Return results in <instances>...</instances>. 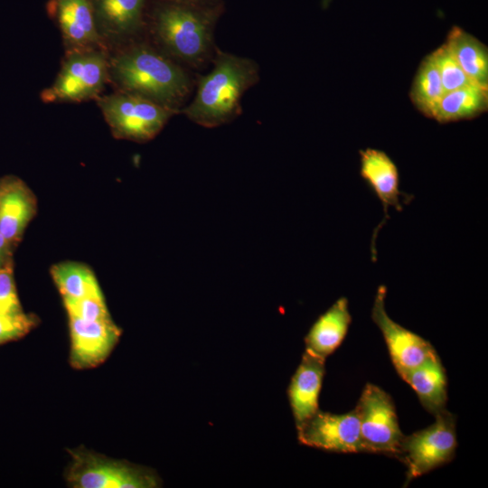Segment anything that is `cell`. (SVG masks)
<instances>
[{
    "label": "cell",
    "instance_id": "obj_1",
    "mask_svg": "<svg viewBox=\"0 0 488 488\" xmlns=\"http://www.w3.org/2000/svg\"><path fill=\"white\" fill-rule=\"evenodd\" d=\"M258 80L256 61L217 49L211 70L199 78L195 96L183 112L204 127L227 124L240 114L242 96Z\"/></svg>",
    "mask_w": 488,
    "mask_h": 488
},
{
    "label": "cell",
    "instance_id": "obj_2",
    "mask_svg": "<svg viewBox=\"0 0 488 488\" xmlns=\"http://www.w3.org/2000/svg\"><path fill=\"white\" fill-rule=\"evenodd\" d=\"M109 71L122 91L148 99L178 111L191 91V80L176 63L145 45L130 47L109 62Z\"/></svg>",
    "mask_w": 488,
    "mask_h": 488
},
{
    "label": "cell",
    "instance_id": "obj_3",
    "mask_svg": "<svg viewBox=\"0 0 488 488\" xmlns=\"http://www.w3.org/2000/svg\"><path fill=\"white\" fill-rule=\"evenodd\" d=\"M221 5H205L163 1L154 8L155 37L174 57L199 66L212 50V34Z\"/></svg>",
    "mask_w": 488,
    "mask_h": 488
},
{
    "label": "cell",
    "instance_id": "obj_4",
    "mask_svg": "<svg viewBox=\"0 0 488 488\" xmlns=\"http://www.w3.org/2000/svg\"><path fill=\"white\" fill-rule=\"evenodd\" d=\"M98 104L114 136L136 142L154 138L176 112L122 90L99 98Z\"/></svg>",
    "mask_w": 488,
    "mask_h": 488
},
{
    "label": "cell",
    "instance_id": "obj_5",
    "mask_svg": "<svg viewBox=\"0 0 488 488\" xmlns=\"http://www.w3.org/2000/svg\"><path fill=\"white\" fill-rule=\"evenodd\" d=\"M109 74L106 53L98 48L69 51L52 86L41 98L45 103L79 102L95 98Z\"/></svg>",
    "mask_w": 488,
    "mask_h": 488
},
{
    "label": "cell",
    "instance_id": "obj_6",
    "mask_svg": "<svg viewBox=\"0 0 488 488\" xmlns=\"http://www.w3.org/2000/svg\"><path fill=\"white\" fill-rule=\"evenodd\" d=\"M435 422L409 436H404L399 459L407 465L408 483L451 462L457 446L455 418L444 409Z\"/></svg>",
    "mask_w": 488,
    "mask_h": 488
},
{
    "label": "cell",
    "instance_id": "obj_7",
    "mask_svg": "<svg viewBox=\"0 0 488 488\" xmlns=\"http://www.w3.org/2000/svg\"><path fill=\"white\" fill-rule=\"evenodd\" d=\"M366 452L399 457L402 434L391 397L383 389L368 383L354 408Z\"/></svg>",
    "mask_w": 488,
    "mask_h": 488
},
{
    "label": "cell",
    "instance_id": "obj_8",
    "mask_svg": "<svg viewBox=\"0 0 488 488\" xmlns=\"http://www.w3.org/2000/svg\"><path fill=\"white\" fill-rule=\"evenodd\" d=\"M68 481L77 488H153L157 477L149 470L90 452H75Z\"/></svg>",
    "mask_w": 488,
    "mask_h": 488
},
{
    "label": "cell",
    "instance_id": "obj_9",
    "mask_svg": "<svg viewBox=\"0 0 488 488\" xmlns=\"http://www.w3.org/2000/svg\"><path fill=\"white\" fill-rule=\"evenodd\" d=\"M301 444L333 452H366L356 409L336 415L317 410L296 427Z\"/></svg>",
    "mask_w": 488,
    "mask_h": 488
},
{
    "label": "cell",
    "instance_id": "obj_10",
    "mask_svg": "<svg viewBox=\"0 0 488 488\" xmlns=\"http://www.w3.org/2000/svg\"><path fill=\"white\" fill-rule=\"evenodd\" d=\"M386 295L387 287L380 286L371 309V319L385 339L397 372L403 378L436 352L428 341L389 318L385 309Z\"/></svg>",
    "mask_w": 488,
    "mask_h": 488
},
{
    "label": "cell",
    "instance_id": "obj_11",
    "mask_svg": "<svg viewBox=\"0 0 488 488\" xmlns=\"http://www.w3.org/2000/svg\"><path fill=\"white\" fill-rule=\"evenodd\" d=\"M359 154L360 175L381 202L384 211L383 219L374 229L371 238V260L375 262L377 260L376 238L389 219V208L393 207L396 211H402L403 205L400 197L409 203L414 196L399 190L398 167L385 152L368 147L360 150Z\"/></svg>",
    "mask_w": 488,
    "mask_h": 488
},
{
    "label": "cell",
    "instance_id": "obj_12",
    "mask_svg": "<svg viewBox=\"0 0 488 488\" xmlns=\"http://www.w3.org/2000/svg\"><path fill=\"white\" fill-rule=\"evenodd\" d=\"M70 361L76 369L95 367L105 361L117 343L121 331L113 321H85L69 316Z\"/></svg>",
    "mask_w": 488,
    "mask_h": 488
},
{
    "label": "cell",
    "instance_id": "obj_13",
    "mask_svg": "<svg viewBox=\"0 0 488 488\" xmlns=\"http://www.w3.org/2000/svg\"><path fill=\"white\" fill-rule=\"evenodd\" d=\"M48 11L57 21L69 51L97 48L101 43L91 0H51Z\"/></svg>",
    "mask_w": 488,
    "mask_h": 488
},
{
    "label": "cell",
    "instance_id": "obj_14",
    "mask_svg": "<svg viewBox=\"0 0 488 488\" xmlns=\"http://www.w3.org/2000/svg\"><path fill=\"white\" fill-rule=\"evenodd\" d=\"M323 359L305 350L296 370L287 394L296 426L298 427L318 409V399L324 375Z\"/></svg>",
    "mask_w": 488,
    "mask_h": 488
},
{
    "label": "cell",
    "instance_id": "obj_15",
    "mask_svg": "<svg viewBox=\"0 0 488 488\" xmlns=\"http://www.w3.org/2000/svg\"><path fill=\"white\" fill-rule=\"evenodd\" d=\"M36 211L33 192L19 179L0 184V233L11 243L18 241Z\"/></svg>",
    "mask_w": 488,
    "mask_h": 488
},
{
    "label": "cell",
    "instance_id": "obj_16",
    "mask_svg": "<svg viewBox=\"0 0 488 488\" xmlns=\"http://www.w3.org/2000/svg\"><path fill=\"white\" fill-rule=\"evenodd\" d=\"M91 4L100 36L127 39L143 27L145 0H91Z\"/></svg>",
    "mask_w": 488,
    "mask_h": 488
},
{
    "label": "cell",
    "instance_id": "obj_17",
    "mask_svg": "<svg viewBox=\"0 0 488 488\" xmlns=\"http://www.w3.org/2000/svg\"><path fill=\"white\" fill-rule=\"evenodd\" d=\"M351 323L348 299L340 297L309 329L305 337V350L325 359L340 346Z\"/></svg>",
    "mask_w": 488,
    "mask_h": 488
},
{
    "label": "cell",
    "instance_id": "obj_18",
    "mask_svg": "<svg viewBox=\"0 0 488 488\" xmlns=\"http://www.w3.org/2000/svg\"><path fill=\"white\" fill-rule=\"evenodd\" d=\"M416 391L422 406L434 416L446 409L447 401L445 369L436 352L402 378Z\"/></svg>",
    "mask_w": 488,
    "mask_h": 488
},
{
    "label": "cell",
    "instance_id": "obj_19",
    "mask_svg": "<svg viewBox=\"0 0 488 488\" xmlns=\"http://www.w3.org/2000/svg\"><path fill=\"white\" fill-rule=\"evenodd\" d=\"M445 44L465 73L476 85L488 88V52L486 46L470 33L454 26Z\"/></svg>",
    "mask_w": 488,
    "mask_h": 488
},
{
    "label": "cell",
    "instance_id": "obj_20",
    "mask_svg": "<svg viewBox=\"0 0 488 488\" xmlns=\"http://www.w3.org/2000/svg\"><path fill=\"white\" fill-rule=\"evenodd\" d=\"M488 106V88L469 85L445 93L432 118L447 123L475 117Z\"/></svg>",
    "mask_w": 488,
    "mask_h": 488
},
{
    "label": "cell",
    "instance_id": "obj_21",
    "mask_svg": "<svg viewBox=\"0 0 488 488\" xmlns=\"http://www.w3.org/2000/svg\"><path fill=\"white\" fill-rule=\"evenodd\" d=\"M51 273L63 300L102 294L91 269L81 263L62 262L54 265Z\"/></svg>",
    "mask_w": 488,
    "mask_h": 488
},
{
    "label": "cell",
    "instance_id": "obj_22",
    "mask_svg": "<svg viewBox=\"0 0 488 488\" xmlns=\"http://www.w3.org/2000/svg\"><path fill=\"white\" fill-rule=\"evenodd\" d=\"M445 93L437 69L429 54L418 67L410 91L411 101L421 113L432 118Z\"/></svg>",
    "mask_w": 488,
    "mask_h": 488
},
{
    "label": "cell",
    "instance_id": "obj_23",
    "mask_svg": "<svg viewBox=\"0 0 488 488\" xmlns=\"http://www.w3.org/2000/svg\"><path fill=\"white\" fill-rule=\"evenodd\" d=\"M445 92L474 84L465 73L454 55L444 43L431 54Z\"/></svg>",
    "mask_w": 488,
    "mask_h": 488
},
{
    "label": "cell",
    "instance_id": "obj_24",
    "mask_svg": "<svg viewBox=\"0 0 488 488\" xmlns=\"http://www.w3.org/2000/svg\"><path fill=\"white\" fill-rule=\"evenodd\" d=\"M69 316L85 321H106L111 317L102 294L63 300Z\"/></svg>",
    "mask_w": 488,
    "mask_h": 488
},
{
    "label": "cell",
    "instance_id": "obj_25",
    "mask_svg": "<svg viewBox=\"0 0 488 488\" xmlns=\"http://www.w3.org/2000/svg\"><path fill=\"white\" fill-rule=\"evenodd\" d=\"M34 324V317L23 312L0 313V344L22 338Z\"/></svg>",
    "mask_w": 488,
    "mask_h": 488
},
{
    "label": "cell",
    "instance_id": "obj_26",
    "mask_svg": "<svg viewBox=\"0 0 488 488\" xmlns=\"http://www.w3.org/2000/svg\"><path fill=\"white\" fill-rule=\"evenodd\" d=\"M23 312L13 275L12 265L0 268V313L16 314Z\"/></svg>",
    "mask_w": 488,
    "mask_h": 488
},
{
    "label": "cell",
    "instance_id": "obj_27",
    "mask_svg": "<svg viewBox=\"0 0 488 488\" xmlns=\"http://www.w3.org/2000/svg\"><path fill=\"white\" fill-rule=\"evenodd\" d=\"M11 243L0 233V268L11 263Z\"/></svg>",
    "mask_w": 488,
    "mask_h": 488
},
{
    "label": "cell",
    "instance_id": "obj_28",
    "mask_svg": "<svg viewBox=\"0 0 488 488\" xmlns=\"http://www.w3.org/2000/svg\"><path fill=\"white\" fill-rule=\"evenodd\" d=\"M163 1H174V2H182V3H190L197 5H214L221 4L219 0H163Z\"/></svg>",
    "mask_w": 488,
    "mask_h": 488
}]
</instances>
